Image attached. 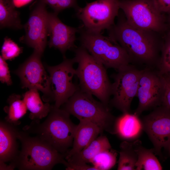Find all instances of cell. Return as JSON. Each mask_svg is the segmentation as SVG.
Wrapping results in <instances>:
<instances>
[{
    "instance_id": "cell-25",
    "label": "cell",
    "mask_w": 170,
    "mask_h": 170,
    "mask_svg": "<svg viewBox=\"0 0 170 170\" xmlns=\"http://www.w3.org/2000/svg\"><path fill=\"white\" fill-rule=\"evenodd\" d=\"M117 153L112 148L104 150L95 156L90 163L97 170H108L115 165Z\"/></svg>"
},
{
    "instance_id": "cell-26",
    "label": "cell",
    "mask_w": 170,
    "mask_h": 170,
    "mask_svg": "<svg viewBox=\"0 0 170 170\" xmlns=\"http://www.w3.org/2000/svg\"><path fill=\"white\" fill-rule=\"evenodd\" d=\"M161 55L158 61L159 74L170 76V30L165 33Z\"/></svg>"
},
{
    "instance_id": "cell-37",
    "label": "cell",
    "mask_w": 170,
    "mask_h": 170,
    "mask_svg": "<svg viewBox=\"0 0 170 170\" xmlns=\"http://www.w3.org/2000/svg\"></svg>"
},
{
    "instance_id": "cell-18",
    "label": "cell",
    "mask_w": 170,
    "mask_h": 170,
    "mask_svg": "<svg viewBox=\"0 0 170 170\" xmlns=\"http://www.w3.org/2000/svg\"><path fill=\"white\" fill-rule=\"evenodd\" d=\"M102 132L100 128L94 123L87 120H79L74 136L72 148L66 153L65 159L84 149Z\"/></svg>"
},
{
    "instance_id": "cell-34",
    "label": "cell",
    "mask_w": 170,
    "mask_h": 170,
    "mask_svg": "<svg viewBox=\"0 0 170 170\" xmlns=\"http://www.w3.org/2000/svg\"><path fill=\"white\" fill-rule=\"evenodd\" d=\"M16 167L12 163L9 165L6 164L5 163L0 162V170H14Z\"/></svg>"
},
{
    "instance_id": "cell-15",
    "label": "cell",
    "mask_w": 170,
    "mask_h": 170,
    "mask_svg": "<svg viewBox=\"0 0 170 170\" xmlns=\"http://www.w3.org/2000/svg\"><path fill=\"white\" fill-rule=\"evenodd\" d=\"M57 15L54 12L48 14V36L49 37L48 44L50 48L58 49L64 55L67 50H74L77 47L75 42L79 28L66 25Z\"/></svg>"
},
{
    "instance_id": "cell-30",
    "label": "cell",
    "mask_w": 170,
    "mask_h": 170,
    "mask_svg": "<svg viewBox=\"0 0 170 170\" xmlns=\"http://www.w3.org/2000/svg\"><path fill=\"white\" fill-rule=\"evenodd\" d=\"M0 80L3 83L10 85L12 84V80L8 65L1 55L0 56Z\"/></svg>"
},
{
    "instance_id": "cell-16",
    "label": "cell",
    "mask_w": 170,
    "mask_h": 170,
    "mask_svg": "<svg viewBox=\"0 0 170 170\" xmlns=\"http://www.w3.org/2000/svg\"><path fill=\"white\" fill-rule=\"evenodd\" d=\"M5 121L0 122V162H13L19 151L17 139L18 131Z\"/></svg>"
},
{
    "instance_id": "cell-29",
    "label": "cell",
    "mask_w": 170,
    "mask_h": 170,
    "mask_svg": "<svg viewBox=\"0 0 170 170\" xmlns=\"http://www.w3.org/2000/svg\"><path fill=\"white\" fill-rule=\"evenodd\" d=\"M160 75L163 85L161 105L170 109V76Z\"/></svg>"
},
{
    "instance_id": "cell-21",
    "label": "cell",
    "mask_w": 170,
    "mask_h": 170,
    "mask_svg": "<svg viewBox=\"0 0 170 170\" xmlns=\"http://www.w3.org/2000/svg\"><path fill=\"white\" fill-rule=\"evenodd\" d=\"M133 142L134 149L138 156L136 170H161L162 167L156 157L153 149L143 147L141 142L137 139Z\"/></svg>"
},
{
    "instance_id": "cell-2",
    "label": "cell",
    "mask_w": 170,
    "mask_h": 170,
    "mask_svg": "<svg viewBox=\"0 0 170 170\" xmlns=\"http://www.w3.org/2000/svg\"><path fill=\"white\" fill-rule=\"evenodd\" d=\"M70 114L63 109L52 105L46 119L42 123L33 120L24 131L37 135L58 152L65 156L72 146L77 125L70 118Z\"/></svg>"
},
{
    "instance_id": "cell-6",
    "label": "cell",
    "mask_w": 170,
    "mask_h": 170,
    "mask_svg": "<svg viewBox=\"0 0 170 170\" xmlns=\"http://www.w3.org/2000/svg\"><path fill=\"white\" fill-rule=\"evenodd\" d=\"M63 105L62 109L79 120H88L98 126L102 132L114 134L116 118L108 106L95 100L92 95L79 88Z\"/></svg>"
},
{
    "instance_id": "cell-19",
    "label": "cell",
    "mask_w": 170,
    "mask_h": 170,
    "mask_svg": "<svg viewBox=\"0 0 170 170\" xmlns=\"http://www.w3.org/2000/svg\"><path fill=\"white\" fill-rule=\"evenodd\" d=\"M111 148V145L107 137L101 135L98 137L81 151L65 159L68 164H87L90 163L93 158L100 152Z\"/></svg>"
},
{
    "instance_id": "cell-5",
    "label": "cell",
    "mask_w": 170,
    "mask_h": 170,
    "mask_svg": "<svg viewBox=\"0 0 170 170\" xmlns=\"http://www.w3.org/2000/svg\"><path fill=\"white\" fill-rule=\"evenodd\" d=\"M79 28L81 46L105 67L118 71L129 65L131 61L127 53L111 37L89 32L82 26Z\"/></svg>"
},
{
    "instance_id": "cell-11",
    "label": "cell",
    "mask_w": 170,
    "mask_h": 170,
    "mask_svg": "<svg viewBox=\"0 0 170 170\" xmlns=\"http://www.w3.org/2000/svg\"><path fill=\"white\" fill-rule=\"evenodd\" d=\"M75 63L73 59L65 57L60 64L54 66H46L49 73L52 92V101L54 106L60 108L79 88L72 82L76 75V69L73 67Z\"/></svg>"
},
{
    "instance_id": "cell-3",
    "label": "cell",
    "mask_w": 170,
    "mask_h": 170,
    "mask_svg": "<svg viewBox=\"0 0 170 170\" xmlns=\"http://www.w3.org/2000/svg\"><path fill=\"white\" fill-rule=\"evenodd\" d=\"M17 138L21 148L11 163L19 170H50L58 164L65 166V156L38 136L31 137L25 131H18Z\"/></svg>"
},
{
    "instance_id": "cell-12",
    "label": "cell",
    "mask_w": 170,
    "mask_h": 170,
    "mask_svg": "<svg viewBox=\"0 0 170 170\" xmlns=\"http://www.w3.org/2000/svg\"><path fill=\"white\" fill-rule=\"evenodd\" d=\"M143 131L152 143L156 155L161 156L163 148L170 145V109L162 105L141 120Z\"/></svg>"
},
{
    "instance_id": "cell-20",
    "label": "cell",
    "mask_w": 170,
    "mask_h": 170,
    "mask_svg": "<svg viewBox=\"0 0 170 170\" xmlns=\"http://www.w3.org/2000/svg\"><path fill=\"white\" fill-rule=\"evenodd\" d=\"M23 99L30 112L29 117L32 120H39L46 117L51 110L52 105L48 102L43 103L37 89H30L23 94Z\"/></svg>"
},
{
    "instance_id": "cell-9",
    "label": "cell",
    "mask_w": 170,
    "mask_h": 170,
    "mask_svg": "<svg viewBox=\"0 0 170 170\" xmlns=\"http://www.w3.org/2000/svg\"><path fill=\"white\" fill-rule=\"evenodd\" d=\"M42 55L34 51L14 73L19 77L22 88L40 91L43 101L48 102L52 101L50 79L41 62Z\"/></svg>"
},
{
    "instance_id": "cell-22",
    "label": "cell",
    "mask_w": 170,
    "mask_h": 170,
    "mask_svg": "<svg viewBox=\"0 0 170 170\" xmlns=\"http://www.w3.org/2000/svg\"><path fill=\"white\" fill-rule=\"evenodd\" d=\"M12 0H0V28L20 30L23 28L20 13L15 9Z\"/></svg>"
},
{
    "instance_id": "cell-1",
    "label": "cell",
    "mask_w": 170,
    "mask_h": 170,
    "mask_svg": "<svg viewBox=\"0 0 170 170\" xmlns=\"http://www.w3.org/2000/svg\"><path fill=\"white\" fill-rule=\"evenodd\" d=\"M117 22L107 30L108 36L125 50L131 61L151 63L158 61L165 33L135 27L119 12Z\"/></svg>"
},
{
    "instance_id": "cell-36",
    "label": "cell",
    "mask_w": 170,
    "mask_h": 170,
    "mask_svg": "<svg viewBox=\"0 0 170 170\" xmlns=\"http://www.w3.org/2000/svg\"><path fill=\"white\" fill-rule=\"evenodd\" d=\"M168 148L169 149V151H170V145L169 146Z\"/></svg>"
},
{
    "instance_id": "cell-4",
    "label": "cell",
    "mask_w": 170,
    "mask_h": 170,
    "mask_svg": "<svg viewBox=\"0 0 170 170\" xmlns=\"http://www.w3.org/2000/svg\"><path fill=\"white\" fill-rule=\"evenodd\" d=\"M74 51L73 59L78 64L76 75L79 79L80 88L95 96L108 106L111 94V84L105 66L81 46Z\"/></svg>"
},
{
    "instance_id": "cell-33",
    "label": "cell",
    "mask_w": 170,
    "mask_h": 170,
    "mask_svg": "<svg viewBox=\"0 0 170 170\" xmlns=\"http://www.w3.org/2000/svg\"><path fill=\"white\" fill-rule=\"evenodd\" d=\"M15 6L20 7L24 6L32 1V0H12Z\"/></svg>"
},
{
    "instance_id": "cell-31",
    "label": "cell",
    "mask_w": 170,
    "mask_h": 170,
    "mask_svg": "<svg viewBox=\"0 0 170 170\" xmlns=\"http://www.w3.org/2000/svg\"><path fill=\"white\" fill-rule=\"evenodd\" d=\"M157 9L162 13H170V0H152Z\"/></svg>"
},
{
    "instance_id": "cell-24",
    "label": "cell",
    "mask_w": 170,
    "mask_h": 170,
    "mask_svg": "<svg viewBox=\"0 0 170 170\" xmlns=\"http://www.w3.org/2000/svg\"><path fill=\"white\" fill-rule=\"evenodd\" d=\"M120 151L117 169L118 170H136V163L138 159L133 142L124 141L120 146Z\"/></svg>"
},
{
    "instance_id": "cell-28",
    "label": "cell",
    "mask_w": 170,
    "mask_h": 170,
    "mask_svg": "<svg viewBox=\"0 0 170 170\" xmlns=\"http://www.w3.org/2000/svg\"><path fill=\"white\" fill-rule=\"evenodd\" d=\"M39 1L47 5L58 14L62 11L69 8H73L75 10L79 7L77 3V0H39Z\"/></svg>"
},
{
    "instance_id": "cell-23",
    "label": "cell",
    "mask_w": 170,
    "mask_h": 170,
    "mask_svg": "<svg viewBox=\"0 0 170 170\" xmlns=\"http://www.w3.org/2000/svg\"><path fill=\"white\" fill-rule=\"evenodd\" d=\"M8 105L4 108L7 116L5 121L16 126L20 124L19 120L26 113L28 109L21 96L13 94L7 100Z\"/></svg>"
},
{
    "instance_id": "cell-7",
    "label": "cell",
    "mask_w": 170,
    "mask_h": 170,
    "mask_svg": "<svg viewBox=\"0 0 170 170\" xmlns=\"http://www.w3.org/2000/svg\"><path fill=\"white\" fill-rule=\"evenodd\" d=\"M119 6L127 21L135 27L162 34L168 30L166 16L152 0H121Z\"/></svg>"
},
{
    "instance_id": "cell-17",
    "label": "cell",
    "mask_w": 170,
    "mask_h": 170,
    "mask_svg": "<svg viewBox=\"0 0 170 170\" xmlns=\"http://www.w3.org/2000/svg\"><path fill=\"white\" fill-rule=\"evenodd\" d=\"M143 131L142 121L134 113H123L116 119L114 134L125 141L130 142L138 139Z\"/></svg>"
},
{
    "instance_id": "cell-27",
    "label": "cell",
    "mask_w": 170,
    "mask_h": 170,
    "mask_svg": "<svg viewBox=\"0 0 170 170\" xmlns=\"http://www.w3.org/2000/svg\"><path fill=\"white\" fill-rule=\"evenodd\" d=\"M22 50L14 42L6 37L2 47L1 56L5 60H12L18 56Z\"/></svg>"
},
{
    "instance_id": "cell-8",
    "label": "cell",
    "mask_w": 170,
    "mask_h": 170,
    "mask_svg": "<svg viewBox=\"0 0 170 170\" xmlns=\"http://www.w3.org/2000/svg\"><path fill=\"white\" fill-rule=\"evenodd\" d=\"M119 0H97L87 3L83 8L75 10L76 16L86 30L102 33L115 24L119 14Z\"/></svg>"
},
{
    "instance_id": "cell-10",
    "label": "cell",
    "mask_w": 170,
    "mask_h": 170,
    "mask_svg": "<svg viewBox=\"0 0 170 170\" xmlns=\"http://www.w3.org/2000/svg\"><path fill=\"white\" fill-rule=\"evenodd\" d=\"M118 71L111 84V104L122 113L129 112L132 102L137 95L141 70L129 65Z\"/></svg>"
},
{
    "instance_id": "cell-35",
    "label": "cell",
    "mask_w": 170,
    "mask_h": 170,
    "mask_svg": "<svg viewBox=\"0 0 170 170\" xmlns=\"http://www.w3.org/2000/svg\"><path fill=\"white\" fill-rule=\"evenodd\" d=\"M166 19L168 30H170V13L168 14L167 16L166 17Z\"/></svg>"
},
{
    "instance_id": "cell-14",
    "label": "cell",
    "mask_w": 170,
    "mask_h": 170,
    "mask_svg": "<svg viewBox=\"0 0 170 170\" xmlns=\"http://www.w3.org/2000/svg\"><path fill=\"white\" fill-rule=\"evenodd\" d=\"M162 87L159 74L141 70L136 95L139 104L134 113L139 116L143 111L161 105Z\"/></svg>"
},
{
    "instance_id": "cell-13",
    "label": "cell",
    "mask_w": 170,
    "mask_h": 170,
    "mask_svg": "<svg viewBox=\"0 0 170 170\" xmlns=\"http://www.w3.org/2000/svg\"><path fill=\"white\" fill-rule=\"evenodd\" d=\"M46 5L39 1L23 25L25 34L20 40L42 55L47 43L48 14Z\"/></svg>"
},
{
    "instance_id": "cell-32",
    "label": "cell",
    "mask_w": 170,
    "mask_h": 170,
    "mask_svg": "<svg viewBox=\"0 0 170 170\" xmlns=\"http://www.w3.org/2000/svg\"><path fill=\"white\" fill-rule=\"evenodd\" d=\"M66 170H97L93 166L87 164H67L65 166Z\"/></svg>"
}]
</instances>
